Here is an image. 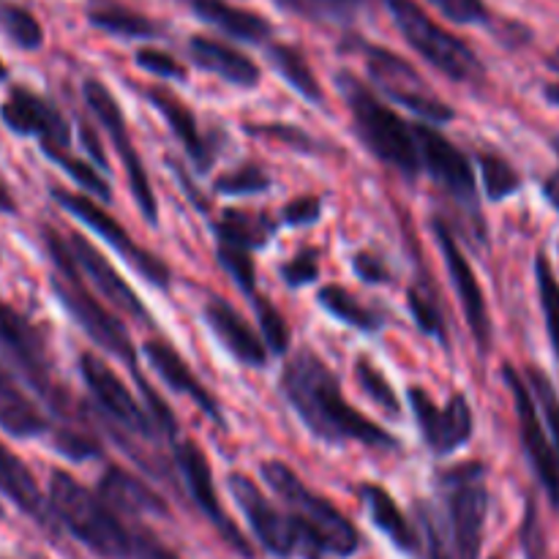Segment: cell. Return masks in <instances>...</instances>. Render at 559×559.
<instances>
[{"instance_id": "obj_1", "label": "cell", "mask_w": 559, "mask_h": 559, "mask_svg": "<svg viewBox=\"0 0 559 559\" xmlns=\"http://www.w3.org/2000/svg\"><path fill=\"white\" fill-rule=\"evenodd\" d=\"M282 391L298 418L320 440L360 442V445L380 448V451L396 445V440L382 426L371 424L353 404L344 402L336 374L309 349L298 353L287 364L282 374Z\"/></svg>"}, {"instance_id": "obj_2", "label": "cell", "mask_w": 559, "mask_h": 559, "mask_svg": "<svg viewBox=\"0 0 559 559\" xmlns=\"http://www.w3.org/2000/svg\"><path fill=\"white\" fill-rule=\"evenodd\" d=\"M262 478L276 491L278 500L293 511L289 519L300 530L306 549L325 551L333 557H349L358 551L360 533L355 530V524L333 502L300 484V478L287 464L265 462L262 464Z\"/></svg>"}, {"instance_id": "obj_3", "label": "cell", "mask_w": 559, "mask_h": 559, "mask_svg": "<svg viewBox=\"0 0 559 559\" xmlns=\"http://www.w3.org/2000/svg\"><path fill=\"white\" fill-rule=\"evenodd\" d=\"M49 511L93 555L104 559L134 557V538L118 522L112 508L69 473L55 469L49 478Z\"/></svg>"}, {"instance_id": "obj_4", "label": "cell", "mask_w": 559, "mask_h": 559, "mask_svg": "<svg viewBox=\"0 0 559 559\" xmlns=\"http://www.w3.org/2000/svg\"><path fill=\"white\" fill-rule=\"evenodd\" d=\"M44 243H47L49 257H52V289L60 298V304L66 306V311L74 317L76 325H80L98 347H104L107 353H112L115 358L129 364L136 374V355L134 347H131L129 333H126L123 325L115 320L112 311L104 309V306L93 298L91 289L85 287L80 265H76L74 254H71L69 249V240H63V235H58L55 229H44Z\"/></svg>"}, {"instance_id": "obj_5", "label": "cell", "mask_w": 559, "mask_h": 559, "mask_svg": "<svg viewBox=\"0 0 559 559\" xmlns=\"http://www.w3.org/2000/svg\"><path fill=\"white\" fill-rule=\"evenodd\" d=\"M336 82L349 112H353V120L358 126V134L366 142V147L377 158L396 167L399 173L415 178L418 169L424 167L420 164V145L418 136H415V126H409L402 115L393 112L358 76L338 74Z\"/></svg>"}, {"instance_id": "obj_6", "label": "cell", "mask_w": 559, "mask_h": 559, "mask_svg": "<svg viewBox=\"0 0 559 559\" xmlns=\"http://www.w3.org/2000/svg\"><path fill=\"white\" fill-rule=\"evenodd\" d=\"M385 5L402 36L426 63L456 82H478L484 76L478 55L440 22L431 20L415 0H385Z\"/></svg>"}, {"instance_id": "obj_7", "label": "cell", "mask_w": 559, "mask_h": 559, "mask_svg": "<svg viewBox=\"0 0 559 559\" xmlns=\"http://www.w3.org/2000/svg\"><path fill=\"white\" fill-rule=\"evenodd\" d=\"M448 516L453 527V546L459 559H478L484 546L486 513H489V489L486 469L478 462H464L442 473Z\"/></svg>"}, {"instance_id": "obj_8", "label": "cell", "mask_w": 559, "mask_h": 559, "mask_svg": "<svg viewBox=\"0 0 559 559\" xmlns=\"http://www.w3.org/2000/svg\"><path fill=\"white\" fill-rule=\"evenodd\" d=\"M366 69H369L371 80L388 93L396 104L413 109L420 118L431 120V123H448L453 120V109L442 102L440 96L429 91L424 76L413 69L404 58L385 47H374V44H364Z\"/></svg>"}, {"instance_id": "obj_9", "label": "cell", "mask_w": 559, "mask_h": 559, "mask_svg": "<svg viewBox=\"0 0 559 559\" xmlns=\"http://www.w3.org/2000/svg\"><path fill=\"white\" fill-rule=\"evenodd\" d=\"M82 96H85V104L91 107V112L96 115L98 123L104 126L109 140H112L115 151H118L120 162H123L126 167V175H129V189L131 194H134V202L140 205L142 216H145L151 224H156L158 222L156 194H153V186L145 173V164H142L140 153H136L134 142H131L129 129H126V118L123 112H120L118 102H115L112 93H109L98 80H85V85H82Z\"/></svg>"}, {"instance_id": "obj_10", "label": "cell", "mask_w": 559, "mask_h": 559, "mask_svg": "<svg viewBox=\"0 0 559 559\" xmlns=\"http://www.w3.org/2000/svg\"><path fill=\"white\" fill-rule=\"evenodd\" d=\"M52 197L58 205H63L66 211L71 213V216H76L80 222H85L93 233L102 235V238L107 240V243L112 246V249L118 251V254L123 257V260L129 262V265L145 278V282L156 284V287L162 289L167 287L169 267L164 265L156 254H151V251H145L142 246H136L134 240H131V235L120 227L118 218L109 216V213L104 211L102 205H96L91 197L74 194V191H63V189H52Z\"/></svg>"}, {"instance_id": "obj_11", "label": "cell", "mask_w": 559, "mask_h": 559, "mask_svg": "<svg viewBox=\"0 0 559 559\" xmlns=\"http://www.w3.org/2000/svg\"><path fill=\"white\" fill-rule=\"evenodd\" d=\"M502 377H506V385L511 388L513 393V404H516L519 418V437H522V445L524 451H527L530 464H533L544 491L549 495L551 506L559 511V459L555 451V442H551L549 435L544 431L533 391H530L527 382L522 380V374H519L513 366H506Z\"/></svg>"}, {"instance_id": "obj_12", "label": "cell", "mask_w": 559, "mask_h": 559, "mask_svg": "<svg viewBox=\"0 0 559 559\" xmlns=\"http://www.w3.org/2000/svg\"><path fill=\"white\" fill-rule=\"evenodd\" d=\"M175 462H178L180 475H183L191 500H194L197 508L205 513L207 522L216 527V533L222 535L240 557L251 559L254 551H251L249 540L243 538L238 524H235L233 519H229V513L222 508V500H218L216 495L211 467H207V459L205 453H202V448L194 445V442H178V445H175Z\"/></svg>"}, {"instance_id": "obj_13", "label": "cell", "mask_w": 559, "mask_h": 559, "mask_svg": "<svg viewBox=\"0 0 559 559\" xmlns=\"http://www.w3.org/2000/svg\"><path fill=\"white\" fill-rule=\"evenodd\" d=\"M229 491L238 500L240 511L249 519L251 530L260 538L262 549H267L276 557H293L295 551L304 546V538H300V530L295 527L293 519L282 516L276 508L271 506L265 495L260 491V486L251 478H246L243 473L229 475ZM306 549V546H304Z\"/></svg>"}, {"instance_id": "obj_14", "label": "cell", "mask_w": 559, "mask_h": 559, "mask_svg": "<svg viewBox=\"0 0 559 559\" xmlns=\"http://www.w3.org/2000/svg\"><path fill=\"white\" fill-rule=\"evenodd\" d=\"M0 347L11 355V360L20 366L22 374L36 385V391L44 399H49L52 404L63 402L52 382V366H49V355L41 336L20 311H14L3 300H0Z\"/></svg>"}, {"instance_id": "obj_15", "label": "cell", "mask_w": 559, "mask_h": 559, "mask_svg": "<svg viewBox=\"0 0 559 559\" xmlns=\"http://www.w3.org/2000/svg\"><path fill=\"white\" fill-rule=\"evenodd\" d=\"M409 404H413V415L424 431L426 445L437 456L459 451L473 437V409L464 396H453L448 407H437L424 388H409Z\"/></svg>"}, {"instance_id": "obj_16", "label": "cell", "mask_w": 559, "mask_h": 559, "mask_svg": "<svg viewBox=\"0 0 559 559\" xmlns=\"http://www.w3.org/2000/svg\"><path fill=\"white\" fill-rule=\"evenodd\" d=\"M435 235H437V243H440V249H442V257H445V265H448V273H451L453 289H456L459 300H462V309H464V317H467V322H469V331H473L478 347L484 349V353H489V347H491L489 306H486L484 289H480L478 278H475L473 265H469V260L464 257V251L459 249L456 235L451 233V227H448L442 218H437L435 222Z\"/></svg>"}, {"instance_id": "obj_17", "label": "cell", "mask_w": 559, "mask_h": 559, "mask_svg": "<svg viewBox=\"0 0 559 559\" xmlns=\"http://www.w3.org/2000/svg\"><path fill=\"white\" fill-rule=\"evenodd\" d=\"M80 371L85 385L91 388L93 399L98 402V407H102L115 424L134 431V435H142V437L151 435L153 431L151 415L136 404V399L131 396V391L123 385V380H120V377L115 374L102 358H96V355L91 353L80 355Z\"/></svg>"}, {"instance_id": "obj_18", "label": "cell", "mask_w": 559, "mask_h": 559, "mask_svg": "<svg viewBox=\"0 0 559 559\" xmlns=\"http://www.w3.org/2000/svg\"><path fill=\"white\" fill-rule=\"evenodd\" d=\"M5 126L16 134L38 136L41 151H52V147H69V126H66L63 115L47 102V98L36 96L27 87H14L9 98L3 102Z\"/></svg>"}, {"instance_id": "obj_19", "label": "cell", "mask_w": 559, "mask_h": 559, "mask_svg": "<svg viewBox=\"0 0 559 559\" xmlns=\"http://www.w3.org/2000/svg\"><path fill=\"white\" fill-rule=\"evenodd\" d=\"M415 136L420 145V164L429 169L431 178L440 180L451 197L475 205V175L469 158L431 126L418 123Z\"/></svg>"}, {"instance_id": "obj_20", "label": "cell", "mask_w": 559, "mask_h": 559, "mask_svg": "<svg viewBox=\"0 0 559 559\" xmlns=\"http://www.w3.org/2000/svg\"><path fill=\"white\" fill-rule=\"evenodd\" d=\"M69 249L71 254H74L76 265H80L82 276H87L93 284H96V289L107 298V304L120 306V309L140 317V320H151V314L145 311L142 300L136 298L134 289H131L129 284L123 282V276L109 265V260H104V254L96 249V246L87 243L82 235H71Z\"/></svg>"}, {"instance_id": "obj_21", "label": "cell", "mask_w": 559, "mask_h": 559, "mask_svg": "<svg viewBox=\"0 0 559 559\" xmlns=\"http://www.w3.org/2000/svg\"><path fill=\"white\" fill-rule=\"evenodd\" d=\"M145 355H147V360H151L153 369H156V374L162 377V380L167 382L175 393H183V396H189L191 402H194L197 407L207 415V418H213L216 424H222V407H218V402L213 399V393L207 391L200 380H197V374L189 369V364L180 358L178 349L169 347V344L162 342V338H151V342L145 344Z\"/></svg>"}, {"instance_id": "obj_22", "label": "cell", "mask_w": 559, "mask_h": 559, "mask_svg": "<svg viewBox=\"0 0 559 559\" xmlns=\"http://www.w3.org/2000/svg\"><path fill=\"white\" fill-rule=\"evenodd\" d=\"M205 320L218 342L229 349L233 358L246 366H265V342L246 325L243 317L222 298H213L205 304Z\"/></svg>"}, {"instance_id": "obj_23", "label": "cell", "mask_w": 559, "mask_h": 559, "mask_svg": "<svg viewBox=\"0 0 559 559\" xmlns=\"http://www.w3.org/2000/svg\"><path fill=\"white\" fill-rule=\"evenodd\" d=\"M189 55L200 69L211 71V74L222 76L229 85L238 87H254L260 82V69L249 55L238 52L229 44L218 41L211 36H194L189 41Z\"/></svg>"}, {"instance_id": "obj_24", "label": "cell", "mask_w": 559, "mask_h": 559, "mask_svg": "<svg viewBox=\"0 0 559 559\" xmlns=\"http://www.w3.org/2000/svg\"><path fill=\"white\" fill-rule=\"evenodd\" d=\"M0 429L14 437H38L47 431V418L22 391L16 377L0 364Z\"/></svg>"}, {"instance_id": "obj_25", "label": "cell", "mask_w": 559, "mask_h": 559, "mask_svg": "<svg viewBox=\"0 0 559 559\" xmlns=\"http://www.w3.org/2000/svg\"><path fill=\"white\" fill-rule=\"evenodd\" d=\"M0 491H3L20 511H25L27 516H33L38 524H44V527H49V519H52L49 500H41V491H38L31 469H27L3 442H0Z\"/></svg>"}, {"instance_id": "obj_26", "label": "cell", "mask_w": 559, "mask_h": 559, "mask_svg": "<svg viewBox=\"0 0 559 559\" xmlns=\"http://www.w3.org/2000/svg\"><path fill=\"white\" fill-rule=\"evenodd\" d=\"M147 98H151L153 107L158 109V115L167 120V126L173 129V134L183 142V147L189 151V156L194 158L197 167L200 169L211 167L213 153H211V147H207L205 136L200 134V126H197L194 112H191V109L186 107L178 96H173L169 91H164V87H151V91H147Z\"/></svg>"}, {"instance_id": "obj_27", "label": "cell", "mask_w": 559, "mask_h": 559, "mask_svg": "<svg viewBox=\"0 0 559 559\" xmlns=\"http://www.w3.org/2000/svg\"><path fill=\"white\" fill-rule=\"evenodd\" d=\"M189 5L202 20L222 27L224 33H229L233 38H240V41L262 44L273 33L271 22L265 16L254 14L249 9H238V5L227 3V0H189Z\"/></svg>"}, {"instance_id": "obj_28", "label": "cell", "mask_w": 559, "mask_h": 559, "mask_svg": "<svg viewBox=\"0 0 559 559\" xmlns=\"http://www.w3.org/2000/svg\"><path fill=\"white\" fill-rule=\"evenodd\" d=\"M98 489H102V500L109 508H120L126 513H167V506L156 491H151V486H145L134 475L123 473L120 467H109Z\"/></svg>"}, {"instance_id": "obj_29", "label": "cell", "mask_w": 559, "mask_h": 559, "mask_svg": "<svg viewBox=\"0 0 559 559\" xmlns=\"http://www.w3.org/2000/svg\"><path fill=\"white\" fill-rule=\"evenodd\" d=\"M360 495H364L366 511L371 513L377 527L391 538V544H396L399 549L407 551V555L418 551V535H415L413 524L407 522L402 508L396 506V500H393L385 489H380V486H364Z\"/></svg>"}, {"instance_id": "obj_30", "label": "cell", "mask_w": 559, "mask_h": 559, "mask_svg": "<svg viewBox=\"0 0 559 559\" xmlns=\"http://www.w3.org/2000/svg\"><path fill=\"white\" fill-rule=\"evenodd\" d=\"M85 14L98 31L112 33V36L120 38H151L158 33L156 22L147 20L140 11L129 9V5L118 3V0H91Z\"/></svg>"}, {"instance_id": "obj_31", "label": "cell", "mask_w": 559, "mask_h": 559, "mask_svg": "<svg viewBox=\"0 0 559 559\" xmlns=\"http://www.w3.org/2000/svg\"><path fill=\"white\" fill-rule=\"evenodd\" d=\"M267 58H271L273 69H276L300 96L309 98L311 104H322L325 93H322L317 74L311 71L309 60H306V55L300 52L298 47H293V44H273V47L267 49Z\"/></svg>"}, {"instance_id": "obj_32", "label": "cell", "mask_w": 559, "mask_h": 559, "mask_svg": "<svg viewBox=\"0 0 559 559\" xmlns=\"http://www.w3.org/2000/svg\"><path fill=\"white\" fill-rule=\"evenodd\" d=\"M273 233V224L265 216H254L246 211H224V216L216 222L218 243L238 246V249L254 251L267 243Z\"/></svg>"}, {"instance_id": "obj_33", "label": "cell", "mask_w": 559, "mask_h": 559, "mask_svg": "<svg viewBox=\"0 0 559 559\" xmlns=\"http://www.w3.org/2000/svg\"><path fill=\"white\" fill-rule=\"evenodd\" d=\"M320 306L328 314L358 328V331L374 333L382 328V317L374 309L364 306L353 293H347L344 287H336V284H328L325 289H320Z\"/></svg>"}, {"instance_id": "obj_34", "label": "cell", "mask_w": 559, "mask_h": 559, "mask_svg": "<svg viewBox=\"0 0 559 559\" xmlns=\"http://www.w3.org/2000/svg\"><path fill=\"white\" fill-rule=\"evenodd\" d=\"M0 27L20 49H38L44 44V31L36 16L20 3L0 0Z\"/></svg>"}, {"instance_id": "obj_35", "label": "cell", "mask_w": 559, "mask_h": 559, "mask_svg": "<svg viewBox=\"0 0 559 559\" xmlns=\"http://www.w3.org/2000/svg\"><path fill=\"white\" fill-rule=\"evenodd\" d=\"M535 282H538V295H540V309H544L546 331H549L551 347H555V355L559 360V282L551 271L546 254L538 257L535 262Z\"/></svg>"}, {"instance_id": "obj_36", "label": "cell", "mask_w": 559, "mask_h": 559, "mask_svg": "<svg viewBox=\"0 0 559 559\" xmlns=\"http://www.w3.org/2000/svg\"><path fill=\"white\" fill-rule=\"evenodd\" d=\"M44 153H47L55 164H60V167H63L66 173H69L71 178L82 186V191H85L87 197L93 194V197H98V200H109L112 189H109V183L104 180V175L96 173V169H93L85 158H76L69 147H52V151H44Z\"/></svg>"}, {"instance_id": "obj_37", "label": "cell", "mask_w": 559, "mask_h": 559, "mask_svg": "<svg viewBox=\"0 0 559 559\" xmlns=\"http://www.w3.org/2000/svg\"><path fill=\"white\" fill-rule=\"evenodd\" d=\"M478 167L486 186V194H489L491 200H506V197H511L513 191L522 186V175H519L506 158L497 156V153H480Z\"/></svg>"}, {"instance_id": "obj_38", "label": "cell", "mask_w": 559, "mask_h": 559, "mask_svg": "<svg viewBox=\"0 0 559 559\" xmlns=\"http://www.w3.org/2000/svg\"><path fill=\"white\" fill-rule=\"evenodd\" d=\"M355 377H358V385L364 388V393L377 404V407L385 409V413L393 415V418H399L402 404H399L391 382L385 380V374H382L369 358H358V364H355Z\"/></svg>"}, {"instance_id": "obj_39", "label": "cell", "mask_w": 559, "mask_h": 559, "mask_svg": "<svg viewBox=\"0 0 559 559\" xmlns=\"http://www.w3.org/2000/svg\"><path fill=\"white\" fill-rule=\"evenodd\" d=\"M254 314L260 320V331H262V342H265L267 349H273L276 355L287 353L289 347V325L284 320L282 311L271 304L262 295H254Z\"/></svg>"}, {"instance_id": "obj_40", "label": "cell", "mask_w": 559, "mask_h": 559, "mask_svg": "<svg viewBox=\"0 0 559 559\" xmlns=\"http://www.w3.org/2000/svg\"><path fill=\"white\" fill-rule=\"evenodd\" d=\"M271 186V178L262 167H254V164H243L238 169H229V173L218 175L216 178V191L218 194H260Z\"/></svg>"}, {"instance_id": "obj_41", "label": "cell", "mask_w": 559, "mask_h": 559, "mask_svg": "<svg viewBox=\"0 0 559 559\" xmlns=\"http://www.w3.org/2000/svg\"><path fill=\"white\" fill-rule=\"evenodd\" d=\"M218 262L229 271V276L238 282V287L246 295L254 298L257 287V273H254V260H251V251L238 249V246H224L218 243Z\"/></svg>"}, {"instance_id": "obj_42", "label": "cell", "mask_w": 559, "mask_h": 559, "mask_svg": "<svg viewBox=\"0 0 559 559\" xmlns=\"http://www.w3.org/2000/svg\"><path fill=\"white\" fill-rule=\"evenodd\" d=\"M407 298H409V311H413L420 331L429 333V336H437L440 342H445V322H442V314L440 309H437L435 298H431V295H424L418 287L409 289Z\"/></svg>"}, {"instance_id": "obj_43", "label": "cell", "mask_w": 559, "mask_h": 559, "mask_svg": "<svg viewBox=\"0 0 559 559\" xmlns=\"http://www.w3.org/2000/svg\"><path fill=\"white\" fill-rule=\"evenodd\" d=\"M530 382H533V393H535V399H538L540 409H544L546 426H549L551 442H555V451L559 459V399H557L555 388H551L549 377L540 374L538 369L530 371Z\"/></svg>"}, {"instance_id": "obj_44", "label": "cell", "mask_w": 559, "mask_h": 559, "mask_svg": "<svg viewBox=\"0 0 559 559\" xmlns=\"http://www.w3.org/2000/svg\"><path fill=\"white\" fill-rule=\"evenodd\" d=\"M435 9H440L448 20L459 22V25H473V22H486L489 9L484 0H429Z\"/></svg>"}, {"instance_id": "obj_45", "label": "cell", "mask_w": 559, "mask_h": 559, "mask_svg": "<svg viewBox=\"0 0 559 559\" xmlns=\"http://www.w3.org/2000/svg\"><path fill=\"white\" fill-rule=\"evenodd\" d=\"M317 251L314 249H304L282 267V276L289 287H304V284L314 282L320 276V262H317Z\"/></svg>"}, {"instance_id": "obj_46", "label": "cell", "mask_w": 559, "mask_h": 559, "mask_svg": "<svg viewBox=\"0 0 559 559\" xmlns=\"http://www.w3.org/2000/svg\"><path fill=\"white\" fill-rule=\"evenodd\" d=\"M136 63L151 74L164 76V80H186V69L173 58V55L162 52V49H140L136 52Z\"/></svg>"}, {"instance_id": "obj_47", "label": "cell", "mask_w": 559, "mask_h": 559, "mask_svg": "<svg viewBox=\"0 0 559 559\" xmlns=\"http://www.w3.org/2000/svg\"><path fill=\"white\" fill-rule=\"evenodd\" d=\"M322 213V200L320 197H298V200L289 202L282 211V222L293 224V227H304V224H314Z\"/></svg>"}, {"instance_id": "obj_48", "label": "cell", "mask_w": 559, "mask_h": 559, "mask_svg": "<svg viewBox=\"0 0 559 559\" xmlns=\"http://www.w3.org/2000/svg\"><path fill=\"white\" fill-rule=\"evenodd\" d=\"M522 549L527 559H549L546 557V540L544 533H540L538 516H535V506L530 502L527 506V516H524L522 524Z\"/></svg>"}, {"instance_id": "obj_49", "label": "cell", "mask_w": 559, "mask_h": 559, "mask_svg": "<svg viewBox=\"0 0 559 559\" xmlns=\"http://www.w3.org/2000/svg\"><path fill=\"white\" fill-rule=\"evenodd\" d=\"M251 131H254V134H262V136H271V140L289 142V145H298V147H304V151H311V147H317V142L311 140V136L306 134L304 129H295V126L267 123V126H254Z\"/></svg>"}, {"instance_id": "obj_50", "label": "cell", "mask_w": 559, "mask_h": 559, "mask_svg": "<svg viewBox=\"0 0 559 559\" xmlns=\"http://www.w3.org/2000/svg\"><path fill=\"white\" fill-rule=\"evenodd\" d=\"M353 265H355V273H358L364 282H371V284H388V282H391V271H388L385 262H382L380 257L360 251V254H355Z\"/></svg>"}, {"instance_id": "obj_51", "label": "cell", "mask_w": 559, "mask_h": 559, "mask_svg": "<svg viewBox=\"0 0 559 559\" xmlns=\"http://www.w3.org/2000/svg\"><path fill=\"white\" fill-rule=\"evenodd\" d=\"M134 559H180L169 549H164L151 535H136L134 538Z\"/></svg>"}, {"instance_id": "obj_52", "label": "cell", "mask_w": 559, "mask_h": 559, "mask_svg": "<svg viewBox=\"0 0 559 559\" xmlns=\"http://www.w3.org/2000/svg\"><path fill=\"white\" fill-rule=\"evenodd\" d=\"M80 134H82V142H85V145H87V151H91V156L93 158H96V164H98V167H107V156H104V153H102V145H98V140H96V134H93V129H91V126H85V123H82L80 126Z\"/></svg>"}, {"instance_id": "obj_53", "label": "cell", "mask_w": 559, "mask_h": 559, "mask_svg": "<svg viewBox=\"0 0 559 559\" xmlns=\"http://www.w3.org/2000/svg\"><path fill=\"white\" fill-rule=\"evenodd\" d=\"M544 194H546V200H549V205L559 213V169H557V173H551L549 178H546Z\"/></svg>"}, {"instance_id": "obj_54", "label": "cell", "mask_w": 559, "mask_h": 559, "mask_svg": "<svg viewBox=\"0 0 559 559\" xmlns=\"http://www.w3.org/2000/svg\"><path fill=\"white\" fill-rule=\"evenodd\" d=\"M429 559H451V557H448V551L442 549L440 538H437L435 530H431V527H429Z\"/></svg>"}, {"instance_id": "obj_55", "label": "cell", "mask_w": 559, "mask_h": 559, "mask_svg": "<svg viewBox=\"0 0 559 559\" xmlns=\"http://www.w3.org/2000/svg\"><path fill=\"white\" fill-rule=\"evenodd\" d=\"M14 211H16V205H14V200H11L9 189L0 183V213H14Z\"/></svg>"}, {"instance_id": "obj_56", "label": "cell", "mask_w": 559, "mask_h": 559, "mask_svg": "<svg viewBox=\"0 0 559 559\" xmlns=\"http://www.w3.org/2000/svg\"><path fill=\"white\" fill-rule=\"evenodd\" d=\"M546 96H549V102L559 104V85H549V87H546Z\"/></svg>"}, {"instance_id": "obj_57", "label": "cell", "mask_w": 559, "mask_h": 559, "mask_svg": "<svg viewBox=\"0 0 559 559\" xmlns=\"http://www.w3.org/2000/svg\"><path fill=\"white\" fill-rule=\"evenodd\" d=\"M549 66L559 74V47L555 49V55H551V58H549Z\"/></svg>"}, {"instance_id": "obj_58", "label": "cell", "mask_w": 559, "mask_h": 559, "mask_svg": "<svg viewBox=\"0 0 559 559\" xmlns=\"http://www.w3.org/2000/svg\"><path fill=\"white\" fill-rule=\"evenodd\" d=\"M322 3H333V5H347V3H353V0H322Z\"/></svg>"}, {"instance_id": "obj_59", "label": "cell", "mask_w": 559, "mask_h": 559, "mask_svg": "<svg viewBox=\"0 0 559 559\" xmlns=\"http://www.w3.org/2000/svg\"><path fill=\"white\" fill-rule=\"evenodd\" d=\"M5 74H9V71H5V66H3V60H0V80H5Z\"/></svg>"}, {"instance_id": "obj_60", "label": "cell", "mask_w": 559, "mask_h": 559, "mask_svg": "<svg viewBox=\"0 0 559 559\" xmlns=\"http://www.w3.org/2000/svg\"><path fill=\"white\" fill-rule=\"evenodd\" d=\"M555 151L559 153V136H557V140H555Z\"/></svg>"}]
</instances>
